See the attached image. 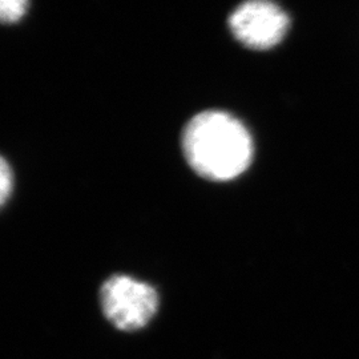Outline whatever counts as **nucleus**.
<instances>
[{
    "label": "nucleus",
    "instance_id": "nucleus-4",
    "mask_svg": "<svg viewBox=\"0 0 359 359\" xmlns=\"http://www.w3.org/2000/svg\"><path fill=\"white\" fill-rule=\"evenodd\" d=\"M27 7L26 0H0V22H18L26 13Z\"/></svg>",
    "mask_w": 359,
    "mask_h": 359
},
{
    "label": "nucleus",
    "instance_id": "nucleus-5",
    "mask_svg": "<svg viewBox=\"0 0 359 359\" xmlns=\"http://www.w3.org/2000/svg\"><path fill=\"white\" fill-rule=\"evenodd\" d=\"M13 191V172L7 161L0 156V206L10 197Z\"/></svg>",
    "mask_w": 359,
    "mask_h": 359
},
{
    "label": "nucleus",
    "instance_id": "nucleus-3",
    "mask_svg": "<svg viewBox=\"0 0 359 359\" xmlns=\"http://www.w3.org/2000/svg\"><path fill=\"white\" fill-rule=\"evenodd\" d=\"M231 31L252 50H268L283 40L289 18L277 4L255 0L238 6L229 18Z\"/></svg>",
    "mask_w": 359,
    "mask_h": 359
},
{
    "label": "nucleus",
    "instance_id": "nucleus-1",
    "mask_svg": "<svg viewBox=\"0 0 359 359\" xmlns=\"http://www.w3.org/2000/svg\"><path fill=\"white\" fill-rule=\"evenodd\" d=\"M182 149L193 170L213 181L236 179L253 157L248 129L233 116L219 111L193 117L182 135Z\"/></svg>",
    "mask_w": 359,
    "mask_h": 359
},
{
    "label": "nucleus",
    "instance_id": "nucleus-2",
    "mask_svg": "<svg viewBox=\"0 0 359 359\" xmlns=\"http://www.w3.org/2000/svg\"><path fill=\"white\" fill-rule=\"evenodd\" d=\"M104 316L120 330H139L154 318L158 295L148 283L128 276H114L100 289Z\"/></svg>",
    "mask_w": 359,
    "mask_h": 359
}]
</instances>
